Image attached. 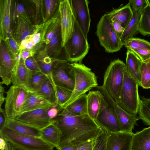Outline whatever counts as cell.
<instances>
[{
	"instance_id": "ba28073f",
	"label": "cell",
	"mask_w": 150,
	"mask_h": 150,
	"mask_svg": "<svg viewBox=\"0 0 150 150\" xmlns=\"http://www.w3.org/2000/svg\"><path fill=\"white\" fill-rule=\"evenodd\" d=\"M97 124L108 133L122 131L121 128L114 110L102 94L100 110L94 120Z\"/></svg>"
},
{
	"instance_id": "3957f363",
	"label": "cell",
	"mask_w": 150,
	"mask_h": 150,
	"mask_svg": "<svg viewBox=\"0 0 150 150\" xmlns=\"http://www.w3.org/2000/svg\"><path fill=\"white\" fill-rule=\"evenodd\" d=\"M0 136L10 142L16 150H53L54 147L40 137L20 133L6 126L0 130Z\"/></svg>"
},
{
	"instance_id": "9c48e42d",
	"label": "cell",
	"mask_w": 150,
	"mask_h": 150,
	"mask_svg": "<svg viewBox=\"0 0 150 150\" xmlns=\"http://www.w3.org/2000/svg\"><path fill=\"white\" fill-rule=\"evenodd\" d=\"M29 91L24 87L12 86L6 93L5 111L7 118L15 119L19 115L21 109Z\"/></svg>"
},
{
	"instance_id": "30bf717a",
	"label": "cell",
	"mask_w": 150,
	"mask_h": 150,
	"mask_svg": "<svg viewBox=\"0 0 150 150\" xmlns=\"http://www.w3.org/2000/svg\"><path fill=\"white\" fill-rule=\"evenodd\" d=\"M52 76L55 86L63 87L73 91L75 76L72 63L67 60H60L55 65Z\"/></svg>"
},
{
	"instance_id": "2e32d148",
	"label": "cell",
	"mask_w": 150,
	"mask_h": 150,
	"mask_svg": "<svg viewBox=\"0 0 150 150\" xmlns=\"http://www.w3.org/2000/svg\"><path fill=\"white\" fill-rule=\"evenodd\" d=\"M134 134L122 131L108 133L105 150H131Z\"/></svg>"
},
{
	"instance_id": "d4e9b609",
	"label": "cell",
	"mask_w": 150,
	"mask_h": 150,
	"mask_svg": "<svg viewBox=\"0 0 150 150\" xmlns=\"http://www.w3.org/2000/svg\"><path fill=\"white\" fill-rule=\"evenodd\" d=\"M131 150H150V126L134 134Z\"/></svg>"
},
{
	"instance_id": "7402d4cb",
	"label": "cell",
	"mask_w": 150,
	"mask_h": 150,
	"mask_svg": "<svg viewBox=\"0 0 150 150\" xmlns=\"http://www.w3.org/2000/svg\"><path fill=\"white\" fill-rule=\"evenodd\" d=\"M31 72L25 65V61L21 59L12 73L11 79L12 85L25 87Z\"/></svg>"
},
{
	"instance_id": "9a60e30c",
	"label": "cell",
	"mask_w": 150,
	"mask_h": 150,
	"mask_svg": "<svg viewBox=\"0 0 150 150\" xmlns=\"http://www.w3.org/2000/svg\"><path fill=\"white\" fill-rule=\"evenodd\" d=\"M70 1L76 20L85 37L87 39L91 23L88 1Z\"/></svg>"
},
{
	"instance_id": "52a82bcc",
	"label": "cell",
	"mask_w": 150,
	"mask_h": 150,
	"mask_svg": "<svg viewBox=\"0 0 150 150\" xmlns=\"http://www.w3.org/2000/svg\"><path fill=\"white\" fill-rule=\"evenodd\" d=\"M136 80L127 71H125L120 96V106L127 112L137 115L140 103Z\"/></svg>"
},
{
	"instance_id": "680465c9",
	"label": "cell",
	"mask_w": 150,
	"mask_h": 150,
	"mask_svg": "<svg viewBox=\"0 0 150 150\" xmlns=\"http://www.w3.org/2000/svg\"><path fill=\"white\" fill-rule=\"evenodd\" d=\"M148 0V3L150 6V0Z\"/></svg>"
},
{
	"instance_id": "681fc988",
	"label": "cell",
	"mask_w": 150,
	"mask_h": 150,
	"mask_svg": "<svg viewBox=\"0 0 150 150\" xmlns=\"http://www.w3.org/2000/svg\"><path fill=\"white\" fill-rule=\"evenodd\" d=\"M35 3L36 7L35 16V25H38V18L40 12H41V0H33Z\"/></svg>"
},
{
	"instance_id": "44dd1931",
	"label": "cell",
	"mask_w": 150,
	"mask_h": 150,
	"mask_svg": "<svg viewBox=\"0 0 150 150\" xmlns=\"http://www.w3.org/2000/svg\"><path fill=\"white\" fill-rule=\"evenodd\" d=\"M33 57L37 62L42 72L54 84L52 78V71L57 62L62 59L50 57L47 53L45 46L38 51Z\"/></svg>"
},
{
	"instance_id": "d6a6232c",
	"label": "cell",
	"mask_w": 150,
	"mask_h": 150,
	"mask_svg": "<svg viewBox=\"0 0 150 150\" xmlns=\"http://www.w3.org/2000/svg\"><path fill=\"white\" fill-rule=\"evenodd\" d=\"M132 11L133 14L132 18L125 29L121 38L123 44L127 39L132 37L139 31L141 12L135 10Z\"/></svg>"
},
{
	"instance_id": "6da1fadb",
	"label": "cell",
	"mask_w": 150,
	"mask_h": 150,
	"mask_svg": "<svg viewBox=\"0 0 150 150\" xmlns=\"http://www.w3.org/2000/svg\"><path fill=\"white\" fill-rule=\"evenodd\" d=\"M52 123L61 134L57 149L67 145L77 146L94 140L102 128L88 114L73 115L62 108Z\"/></svg>"
},
{
	"instance_id": "f546056e",
	"label": "cell",
	"mask_w": 150,
	"mask_h": 150,
	"mask_svg": "<svg viewBox=\"0 0 150 150\" xmlns=\"http://www.w3.org/2000/svg\"><path fill=\"white\" fill-rule=\"evenodd\" d=\"M60 136L59 129L52 123L41 129L40 138L57 149L60 142Z\"/></svg>"
},
{
	"instance_id": "11a10c76",
	"label": "cell",
	"mask_w": 150,
	"mask_h": 150,
	"mask_svg": "<svg viewBox=\"0 0 150 150\" xmlns=\"http://www.w3.org/2000/svg\"><path fill=\"white\" fill-rule=\"evenodd\" d=\"M77 146L67 145L57 149L58 150H76L78 147L80 145Z\"/></svg>"
},
{
	"instance_id": "f907efd6",
	"label": "cell",
	"mask_w": 150,
	"mask_h": 150,
	"mask_svg": "<svg viewBox=\"0 0 150 150\" xmlns=\"http://www.w3.org/2000/svg\"><path fill=\"white\" fill-rule=\"evenodd\" d=\"M94 141H88L81 144L76 150H93Z\"/></svg>"
},
{
	"instance_id": "ab89813d",
	"label": "cell",
	"mask_w": 150,
	"mask_h": 150,
	"mask_svg": "<svg viewBox=\"0 0 150 150\" xmlns=\"http://www.w3.org/2000/svg\"><path fill=\"white\" fill-rule=\"evenodd\" d=\"M140 86L143 88H150V59L142 62L141 67Z\"/></svg>"
},
{
	"instance_id": "4316f807",
	"label": "cell",
	"mask_w": 150,
	"mask_h": 150,
	"mask_svg": "<svg viewBox=\"0 0 150 150\" xmlns=\"http://www.w3.org/2000/svg\"><path fill=\"white\" fill-rule=\"evenodd\" d=\"M102 95V93L99 90L90 91L87 94L88 114L94 120L99 112Z\"/></svg>"
},
{
	"instance_id": "f6af8a7d",
	"label": "cell",
	"mask_w": 150,
	"mask_h": 150,
	"mask_svg": "<svg viewBox=\"0 0 150 150\" xmlns=\"http://www.w3.org/2000/svg\"><path fill=\"white\" fill-rule=\"evenodd\" d=\"M147 0H130L128 4L132 10L141 12L146 4Z\"/></svg>"
},
{
	"instance_id": "e0dca14e",
	"label": "cell",
	"mask_w": 150,
	"mask_h": 150,
	"mask_svg": "<svg viewBox=\"0 0 150 150\" xmlns=\"http://www.w3.org/2000/svg\"><path fill=\"white\" fill-rule=\"evenodd\" d=\"M36 25L32 24L29 15L23 14L20 17L12 34L19 45L23 40L34 33Z\"/></svg>"
},
{
	"instance_id": "277c9868",
	"label": "cell",
	"mask_w": 150,
	"mask_h": 150,
	"mask_svg": "<svg viewBox=\"0 0 150 150\" xmlns=\"http://www.w3.org/2000/svg\"><path fill=\"white\" fill-rule=\"evenodd\" d=\"M72 64L75 76L74 88L70 98L62 107L63 108L98 86L97 77L91 69L81 63Z\"/></svg>"
},
{
	"instance_id": "b9f144b4",
	"label": "cell",
	"mask_w": 150,
	"mask_h": 150,
	"mask_svg": "<svg viewBox=\"0 0 150 150\" xmlns=\"http://www.w3.org/2000/svg\"><path fill=\"white\" fill-rule=\"evenodd\" d=\"M108 133L103 129L94 140L93 150H105L106 143Z\"/></svg>"
},
{
	"instance_id": "8fae6325",
	"label": "cell",
	"mask_w": 150,
	"mask_h": 150,
	"mask_svg": "<svg viewBox=\"0 0 150 150\" xmlns=\"http://www.w3.org/2000/svg\"><path fill=\"white\" fill-rule=\"evenodd\" d=\"M62 47L63 48L73 33L75 18L69 0H60L59 7Z\"/></svg>"
},
{
	"instance_id": "484cf974",
	"label": "cell",
	"mask_w": 150,
	"mask_h": 150,
	"mask_svg": "<svg viewBox=\"0 0 150 150\" xmlns=\"http://www.w3.org/2000/svg\"><path fill=\"white\" fill-rule=\"evenodd\" d=\"M132 14V9L128 4L107 13L110 21L115 20L118 22L125 29L130 21Z\"/></svg>"
},
{
	"instance_id": "f5cc1de1",
	"label": "cell",
	"mask_w": 150,
	"mask_h": 150,
	"mask_svg": "<svg viewBox=\"0 0 150 150\" xmlns=\"http://www.w3.org/2000/svg\"><path fill=\"white\" fill-rule=\"evenodd\" d=\"M35 54V53L29 50H21V58L25 61L28 58L33 56Z\"/></svg>"
},
{
	"instance_id": "4fadbf2b",
	"label": "cell",
	"mask_w": 150,
	"mask_h": 150,
	"mask_svg": "<svg viewBox=\"0 0 150 150\" xmlns=\"http://www.w3.org/2000/svg\"><path fill=\"white\" fill-rule=\"evenodd\" d=\"M19 61L11 55L4 40L0 38V83L8 86L11 83L12 75Z\"/></svg>"
},
{
	"instance_id": "4dcf8cb0",
	"label": "cell",
	"mask_w": 150,
	"mask_h": 150,
	"mask_svg": "<svg viewBox=\"0 0 150 150\" xmlns=\"http://www.w3.org/2000/svg\"><path fill=\"white\" fill-rule=\"evenodd\" d=\"M62 43L60 28L51 38L49 43L45 45V48L48 55L51 57L60 59L59 58V56L63 48Z\"/></svg>"
},
{
	"instance_id": "7c38bea8",
	"label": "cell",
	"mask_w": 150,
	"mask_h": 150,
	"mask_svg": "<svg viewBox=\"0 0 150 150\" xmlns=\"http://www.w3.org/2000/svg\"><path fill=\"white\" fill-rule=\"evenodd\" d=\"M100 91L110 104L113 108L120 123L122 131L132 132L135 126L137 125L139 120L137 115L129 113L122 108L108 94L102 86H98Z\"/></svg>"
},
{
	"instance_id": "8d00e7d4",
	"label": "cell",
	"mask_w": 150,
	"mask_h": 150,
	"mask_svg": "<svg viewBox=\"0 0 150 150\" xmlns=\"http://www.w3.org/2000/svg\"><path fill=\"white\" fill-rule=\"evenodd\" d=\"M47 77L42 72L32 73L25 88L30 92H37Z\"/></svg>"
},
{
	"instance_id": "ac0fdd59",
	"label": "cell",
	"mask_w": 150,
	"mask_h": 150,
	"mask_svg": "<svg viewBox=\"0 0 150 150\" xmlns=\"http://www.w3.org/2000/svg\"><path fill=\"white\" fill-rule=\"evenodd\" d=\"M35 25L34 33L21 42L19 45L20 50H29L36 53L43 47L44 23Z\"/></svg>"
},
{
	"instance_id": "816d5d0a",
	"label": "cell",
	"mask_w": 150,
	"mask_h": 150,
	"mask_svg": "<svg viewBox=\"0 0 150 150\" xmlns=\"http://www.w3.org/2000/svg\"><path fill=\"white\" fill-rule=\"evenodd\" d=\"M7 119L4 110L0 108V130L6 126Z\"/></svg>"
},
{
	"instance_id": "603a6c76",
	"label": "cell",
	"mask_w": 150,
	"mask_h": 150,
	"mask_svg": "<svg viewBox=\"0 0 150 150\" xmlns=\"http://www.w3.org/2000/svg\"><path fill=\"white\" fill-rule=\"evenodd\" d=\"M125 66L126 70L140 86V69L142 61L132 50H127Z\"/></svg>"
},
{
	"instance_id": "9f6ffc18",
	"label": "cell",
	"mask_w": 150,
	"mask_h": 150,
	"mask_svg": "<svg viewBox=\"0 0 150 150\" xmlns=\"http://www.w3.org/2000/svg\"><path fill=\"white\" fill-rule=\"evenodd\" d=\"M6 141L1 137L0 138V149L1 150H4L6 147Z\"/></svg>"
},
{
	"instance_id": "8992f818",
	"label": "cell",
	"mask_w": 150,
	"mask_h": 150,
	"mask_svg": "<svg viewBox=\"0 0 150 150\" xmlns=\"http://www.w3.org/2000/svg\"><path fill=\"white\" fill-rule=\"evenodd\" d=\"M96 34L100 45L108 53L117 52L123 46L120 38L112 27L107 14L100 18L97 25Z\"/></svg>"
},
{
	"instance_id": "1f68e13d",
	"label": "cell",
	"mask_w": 150,
	"mask_h": 150,
	"mask_svg": "<svg viewBox=\"0 0 150 150\" xmlns=\"http://www.w3.org/2000/svg\"><path fill=\"white\" fill-rule=\"evenodd\" d=\"M63 108L70 113L76 115L88 114L87 94L82 95Z\"/></svg>"
},
{
	"instance_id": "60d3db41",
	"label": "cell",
	"mask_w": 150,
	"mask_h": 150,
	"mask_svg": "<svg viewBox=\"0 0 150 150\" xmlns=\"http://www.w3.org/2000/svg\"><path fill=\"white\" fill-rule=\"evenodd\" d=\"M57 104L62 107L70 99L72 91L67 88L55 86Z\"/></svg>"
},
{
	"instance_id": "836d02e7",
	"label": "cell",
	"mask_w": 150,
	"mask_h": 150,
	"mask_svg": "<svg viewBox=\"0 0 150 150\" xmlns=\"http://www.w3.org/2000/svg\"><path fill=\"white\" fill-rule=\"evenodd\" d=\"M44 23L43 42L48 44L51 38L61 28L59 16L52 18Z\"/></svg>"
},
{
	"instance_id": "ffe728a7",
	"label": "cell",
	"mask_w": 150,
	"mask_h": 150,
	"mask_svg": "<svg viewBox=\"0 0 150 150\" xmlns=\"http://www.w3.org/2000/svg\"><path fill=\"white\" fill-rule=\"evenodd\" d=\"M11 0H0V38L4 40L12 35L11 27Z\"/></svg>"
},
{
	"instance_id": "ee69618b",
	"label": "cell",
	"mask_w": 150,
	"mask_h": 150,
	"mask_svg": "<svg viewBox=\"0 0 150 150\" xmlns=\"http://www.w3.org/2000/svg\"><path fill=\"white\" fill-rule=\"evenodd\" d=\"M25 66L32 73L42 72L37 62L33 57H29L25 61Z\"/></svg>"
},
{
	"instance_id": "e575fe53",
	"label": "cell",
	"mask_w": 150,
	"mask_h": 150,
	"mask_svg": "<svg viewBox=\"0 0 150 150\" xmlns=\"http://www.w3.org/2000/svg\"><path fill=\"white\" fill-rule=\"evenodd\" d=\"M35 93L43 96L50 102L57 104L55 86L48 77Z\"/></svg>"
},
{
	"instance_id": "5bb4252c",
	"label": "cell",
	"mask_w": 150,
	"mask_h": 150,
	"mask_svg": "<svg viewBox=\"0 0 150 150\" xmlns=\"http://www.w3.org/2000/svg\"><path fill=\"white\" fill-rule=\"evenodd\" d=\"M51 107L23 113L18 115L15 119L41 129L52 122V120L48 114Z\"/></svg>"
},
{
	"instance_id": "bcb514c9",
	"label": "cell",
	"mask_w": 150,
	"mask_h": 150,
	"mask_svg": "<svg viewBox=\"0 0 150 150\" xmlns=\"http://www.w3.org/2000/svg\"><path fill=\"white\" fill-rule=\"evenodd\" d=\"M132 51L139 57L142 62L150 59V50L142 48H136Z\"/></svg>"
},
{
	"instance_id": "7dc6e473",
	"label": "cell",
	"mask_w": 150,
	"mask_h": 150,
	"mask_svg": "<svg viewBox=\"0 0 150 150\" xmlns=\"http://www.w3.org/2000/svg\"><path fill=\"white\" fill-rule=\"evenodd\" d=\"M110 21L115 31L121 38L125 29L118 22L115 20H111Z\"/></svg>"
},
{
	"instance_id": "7bdbcfd3",
	"label": "cell",
	"mask_w": 150,
	"mask_h": 150,
	"mask_svg": "<svg viewBox=\"0 0 150 150\" xmlns=\"http://www.w3.org/2000/svg\"><path fill=\"white\" fill-rule=\"evenodd\" d=\"M3 40L10 53L15 58L21 50L19 45L14 39L12 35Z\"/></svg>"
},
{
	"instance_id": "d6986e66",
	"label": "cell",
	"mask_w": 150,
	"mask_h": 150,
	"mask_svg": "<svg viewBox=\"0 0 150 150\" xmlns=\"http://www.w3.org/2000/svg\"><path fill=\"white\" fill-rule=\"evenodd\" d=\"M56 104H57L50 102L36 93L29 91L27 98L21 109L19 115L27 112L49 107Z\"/></svg>"
},
{
	"instance_id": "83f0119b",
	"label": "cell",
	"mask_w": 150,
	"mask_h": 150,
	"mask_svg": "<svg viewBox=\"0 0 150 150\" xmlns=\"http://www.w3.org/2000/svg\"><path fill=\"white\" fill-rule=\"evenodd\" d=\"M60 0H41V13L43 23L59 16Z\"/></svg>"
},
{
	"instance_id": "f35d334b",
	"label": "cell",
	"mask_w": 150,
	"mask_h": 150,
	"mask_svg": "<svg viewBox=\"0 0 150 150\" xmlns=\"http://www.w3.org/2000/svg\"><path fill=\"white\" fill-rule=\"evenodd\" d=\"M123 45L128 50H131L137 48L150 50V42L141 38L132 37L127 39Z\"/></svg>"
},
{
	"instance_id": "f1b7e54d",
	"label": "cell",
	"mask_w": 150,
	"mask_h": 150,
	"mask_svg": "<svg viewBox=\"0 0 150 150\" xmlns=\"http://www.w3.org/2000/svg\"><path fill=\"white\" fill-rule=\"evenodd\" d=\"M26 14L29 15L24 0H11L10 13L11 31L17 24L20 17Z\"/></svg>"
},
{
	"instance_id": "c3c4849f",
	"label": "cell",
	"mask_w": 150,
	"mask_h": 150,
	"mask_svg": "<svg viewBox=\"0 0 150 150\" xmlns=\"http://www.w3.org/2000/svg\"><path fill=\"white\" fill-rule=\"evenodd\" d=\"M62 108L57 104L51 106L49 109L48 114L50 118L52 120L58 115L59 111Z\"/></svg>"
},
{
	"instance_id": "74e56055",
	"label": "cell",
	"mask_w": 150,
	"mask_h": 150,
	"mask_svg": "<svg viewBox=\"0 0 150 150\" xmlns=\"http://www.w3.org/2000/svg\"><path fill=\"white\" fill-rule=\"evenodd\" d=\"M138 114L139 120H142L145 125L150 126V98L144 96L141 98Z\"/></svg>"
},
{
	"instance_id": "6f0895ef",
	"label": "cell",
	"mask_w": 150,
	"mask_h": 150,
	"mask_svg": "<svg viewBox=\"0 0 150 150\" xmlns=\"http://www.w3.org/2000/svg\"><path fill=\"white\" fill-rule=\"evenodd\" d=\"M6 141V145L4 150H16L12 144L9 142Z\"/></svg>"
},
{
	"instance_id": "cb8c5ba5",
	"label": "cell",
	"mask_w": 150,
	"mask_h": 150,
	"mask_svg": "<svg viewBox=\"0 0 150 150\" xmlns=\"http://www.w3.org/2000/svg\"><path fill=\"white\" fill-rule=\"evenodd\" d=\"M6 126L20 133L40 138L41 129L15 119L7 118Z\"/></svg>"
},
{
	"instance_id": "d590c367",
	"label": "cell",
	"mask_w": 150,
	"mask_h": 150,
	"mask_svg": "<svg viewBox=\"0 0 150 150\" xmlns=\"http://www.w3.org/2000/svg\"><path fill=\"white\" fill-rule=\"evenodd\" d=\"M138 31L144 36L150 35V6L147 0L141 12Z\"/></svg>"
},
{
	"instance_id": "db71d44e",
	"label": "cell",
	"mask_w": 150,
	"mask_h": 150,
	"mask_svg": "<svg viewBox=\"0 0 150 150\" xmlns=\"http://www.w3.org/2000/svg\"><path fill=\"white\" fill-rule=\"evenodd\" d=\"M0 83V108H1L2 104L5 100V98L4 96L5 92V88Z\"/></svg>"
},
{
	"instance_id": "7a4b0ae2",
	"label": "cell",
	"mask_w": 150,
	"mask_h": 150,
	"mask_svg": "<svg viewBox=\"0 0 150 150\" xmlns=\"http://www.w3.org/2000/svg\"><path fill=\"white\" fill-rule=\"evenodd\" d=\"M125 64L119 59L112 61L105 73L102 86L115 101L120 105Z\"/></svg>"
},
{
	"instance_id": "5b68a950",
	"label": "cell",
	"mask_w": 150,
	"mask_h": 150,
	"mask_svg": "<svg viewBox=\"0 0 150 150\" xmlns=\"http://www.w3.org/2000/svg\"><path fill=\"white\" fill-rule=\"evenodd\" d=\"M63 48L66 59L69 62H80L88 53L89 46L88 39L83 34L75 18L73 33Z\"/></svg>"
}]
</instances>
